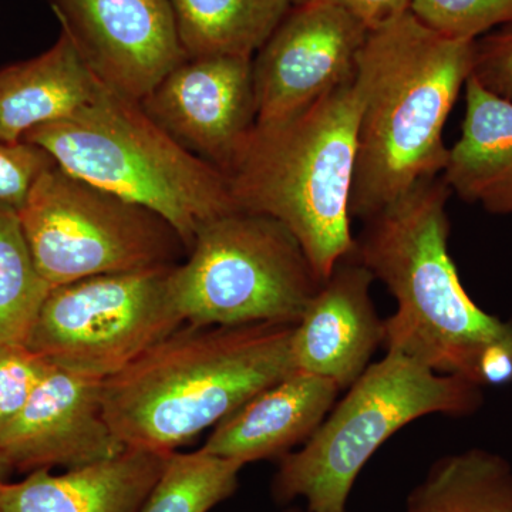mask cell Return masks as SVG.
Segmentation results:
<instances>
[{
	"instance_id": "cell-1",
	"label": "cell",
	"mask_w": 512,
	"mask_h": 512,
	"mask_svg": "<svg viewBox=\"0 0 512 512\" xmlns=\"http://www.w3.org/2000/svg\"><path fill=\"white\" fill-rule=\"evenodd\" d=\"M451 191L441 177L417 184L365 222L349 258L396 299L384 319L387 352L481 387L512 383V319L484 312L448 252Z\"/></svg>"
},
{
	"instance_id": "cell-2",
	"label": "cell",
	"mask_w": 512,
	"mask_h": 512,
	"mask_svg": "<svg viewBox=\"0 0 512 512\" xmlns=\"http://www.w3.org/2000/svg\"><path fill=\"white\" fill-rule=\"evenodd\" d=\"M474 42L441 36L412 12L369 32L357 57L362 103L350 217L369 220L443 173V131L473 73Z\"/></svg>"
},
{
	"instance_id": "cell-3",
	"label": "cell",
	"mask_w": 512,
	"mask_h": 512,
	"mask_svg": "<svg viewBox=\"0 0 512 512\" xmlns=\"http://www.w3.org/2000/svg\"><path fill=\"white\" fill-rule=\"evenodd\" d=\"M295 325H184L103 382L104 416L126 448L170 454L295 372Z\"/></svg>"
},
{
	"instance_id": "cell-4",
	"label": "cell",
	"mask_w": 512,
	"mask_h": 512,
	"mask_svg": "<svg viewBox=\"0 0 512 512\" xmlns=\"http://www.w3.org/2000/svg\"><path fill=\"white\" fill-rule=\"evenodd\" d=\"M360 103L353 80L295 116L255 123L225 173L238 210L284 224L320 281L355 248L350 195Z\"/></svg>"
},
{
	"instance_id": "cell-5",
	"label": "cell",
	"mask_w": 512,
	"mask_h": 512,
	"mask_svg": "<svg viewBox=\"0 0 512 512\" xmlns=\"http://www.w3.org/2000/svg\"><path fill=\"white\" fill-rule=\"evenodd\" d=\"M23 140L43 148L67 173L153 211L187 251L204 225L238 210L225 174L175 143L140 103L107 87Z\"/></svg>"
},
{
	"instance_id": "cell-6",
	"label": "cell",
	"mask_w": 512,
	"mask_h": 512,
	"mask_svg": "<svg viewBox=\"0 0 512 512\" xmlns=\"http://www.w3.org/2000/svg\"><path fill=\"white\" fill-rule=\"evenodd\" d=\"M483 404L484 387L387 352L303 446L279 460L272 495L279 504L302 498L309 512H345L360 471L394 433L430 414L473 416Z\"/></svg>"
},
{
	"instance_id": "cell-7",
	"label": "cell",
	"mask_w": 512,
	"mask_h": 512,
	"mask_svg": "<svg viewBox=\"0 0 512 512\" xmlns=\"http://www.w3.org/2000/svg\"><path fill=\"white\" fill-rule=\"evenodd\" d=\"M170 291L192 326L296 325L323 281L281 222L237 210L198 231Z\"/></svg>"
},
{
	"instance_id": "cell-8",
	"label": "cell",
	"mask_w": 512,
	"mask_h": 512,
	"mask_svg": "<svg viewBox=\"0 0 512 512\" xmlns=\"http://www.w3.org/2000/svg\"><path fill=\"white\" fill-rule=\"evenodd\" d=\"M40 275L56 288L92 276L174 265L183 242L153 211L59 165L42 174L19 212Z\"/></svg>"
},
{
	"instance_id": "cell-9",
	"label": "cell",
	"mask_w": 512,
	"mask_h": 512,
	"mask_svg": "<svg viewBox=\"0 0 512 512\" xmlns=\"http://www.w3.org/2000/svg\"><path fill=\"white\" fill-rule=\"evenodd\" d=\"M174 265L56 286L26 346L69 372L110 379L184 325L170 291Z\"/></svg>"
},
{
	"instance_id": "cell-10",
	"label": "cell",
	"mask_w": 512,
	"mask_h": 512,
	"mask_svg": "<svg viewBox=\"0 0 512 512\" xmlns=\"http://www.w3.org/2000/svg\"><path fill=\"white\" fill-rule=\"evenodd\" d=\"M367 35L338 6L293 5L252 59L256 123L288 119L353 82Z\"/></svg>"
},
{
	"instance_id": "cell-11",
	"label": "cell",
	"mask_w": 512,
	"mask_h": 512,
	"mask_svg": "<svg viewBox=\"0 0 512 512\" xmlns=\"http://www.w3.org/2000/svg\"><path fill=\"white\" fill-rule=\"evenodd\" d=\"M90 72L140 103L187 59L168 0H50Z\"/></svg>"
},
{
	"instance_id": "cell-12",
	"label": "cell",
	"mask_w": 512,
	"mask_h": 512,
	"mask_svg": "<svg viewBox=\"0 0 512 512\" xmlns=\"http://www.w3.org/2000/svg\"><path fill=\"white\" fill-rule=\"evenodd\" d=\"M254 57H187L140 101L188 153L227 173L256 123Z\"/></svg>"
},
{
	"instance_id": "cell-13",
	"label": "cell",
	"mask_w": 512,
	"mask_h": 512,
	"mask_svg": "<svg viewBox=\"0 0 512 512\" xmlns=\"http://www.w3.org/2000/svg\"><path fill=\"white\" fill-rule=\"evenodd\" d=\"M127 450L104 416L103 380L50 363L22 413L0 433L10 470H66L109 460Z\"/></svg>"
},
{
	"instance_id": "cell-14",
	"label": "cell",
	"mask_w": 512,
	"mask_h": 512,
	"mask_svg": "<svg viewBox=\"0 0 512 512\" xmlns=\"http://www.w3.org/2000/svg\"><path fill=\"white\" fill-rule=\"evenodd\" d=\"M373 275L355 259L333 268L313 295L292 333L299 372L326 377L348 390L384 343V319L370 298Z\"/></svg>"
},
{
	"instance_id": "cell-15",
	"label": "cell",
	"mask_w": 512,
	"mask_h": 512,
	"mask_svg": "<svg viewBox=\"0 0 512 512\" xmlns=\"http://www.w3.org/2000/svg\"><path fill=\"white\" fill-rule=\"evenodd\" d=\"M340 392L326 377L295 370L220 421L201 450L242 466L281 460L318 430Z\"/></svg>"
},
{
	"instance_id": "cell-16",
	"label": "cell",
	"mask_w": 512,
	"mask_h": 512,
	"mask_svg": "<svg viewBox=\"0 0 512 512\" xmlns=\"http://www.w3.org/2000/svg\"><path fill=\"white\" fill-rule=\"evenodd\" d=\"M168 454L127 448L62 474L32 471L0 483V512H140Z\"/></svg>"
},
{
	"instance_id": "cell-17",
	"label": "cell",
	"mask_w": 512,
	"mask_h": 512,
	"mask_svg": "<svg viewBox=\"0 0 512 512\" xmlns=\"http://www.w3.org/2000/svg\"><path fill=\"white\" fill-rule=\"evenodd\" d=\"M441 180L468 204L494 215L512 214V101L470 76L461 136L448 148Z\"/></svg>"
},
{
	"instance_id": "cell-18",
	"label": "cell",
	"mask_w": 512,
	"mask_h": 512,
	"mask_svg": "<svg viewBox=\"0 0 512 512\" xmlns=\"http://www.w3.org/2000/svg\"><path fill=\"white\" fill-rule=\"evenodd\" d=\"M103 87L62 30L42 55L0 69V138L23 140L33 128L70 116Z\"/></svg>"
},
{
	"instance_id": "cell-19",
	"label": "cell",
	"mask_w": 512,
	"mask_h": 512,
	"mask_svg": "<svg viewBox=\"0 0 512 512\" xmlns=\"http://www.w3.org/2000/svg\"><path fill=\"white\" fill-rule=\"evenodd\" d=\"M187 57H254L292 8L289 0H168Z\"/></svg>"
},
{
	"instance_id": "cell-20",
	"label": "cell",
	"mask_w": 512,
	"mask_h": 512,
	"mask_svg": "<svg viewBox=\"0 0 512 512\" xmlns=\"http://www.w3.org/2000/svg\"><path fill=\"white\" fill-rule=\"evenodd\" d=\"M404 512H512V464L478 447L440 457Z\"/></svg>"
},
{
	"instance_id": "cell-21",
	"label": "cell",
	"mask_w": 512,
	"mask_h": 512,
	"mask_svg": "<svg viewBox=\"0 0 512 512\" xmlns=\"http://www.w3.org/2000/svg\"><path fill=\"white\" fill-rule=\"evenodd\" d=\"M52 289L37 269L18 212L0 210V345H26Z\"/></svg>"
},
{
	"instance_id": "cell-22",
	"label": "cell",
	"mask_w": 512,
	"mask_h": 512,
	"mask_svg": "<svg viewBox=\"0 0 512 512\" xmlns=\"http://www.w3.org/2000/svg\"><path fill=\"white\" fill-rule=\"evenodd\" d=\"M244 467L201 448L174 451L140 512H210L235 494Z\"/></svg>"
},
{
	"instance_id": "cell-23",
	"label": "cell",
	"mask_w": 512,
	"mask_h": 512,
	"mask_svg": "<svg viewBox=\"0 0 512 512\" xmlns=\"http://www.w3.org/2000/svg\"><path fill=\"white\" fill-rule=\"evenodd\" d=\"M412 13L441 36L477 40L512 23V0H412Z\"/></svg>"
},
{
	"instance_id": "cell-24",
	"label": "cell",
	"mask_w": 512,
	"mask_h": 512,
	"mask_svg": "<svg viewBox=\"0 0 512 512\" xmlns=\"http://www.w3.org/2000/svg\"><path fill=\"white\" fill-rule=\"evenodd\" d=\"M49 367L26 345H0V433L25 409Z\"/></svg>"
},
{
	"instance_id": "cell-25",
	"label": "cell",
	"mask_w": 512,
	"mask_h": 512,
	"mask_svg": "<svg viewBox=\"0 0 512 512\" xmlns=\"http://www.w3.org/2000/svg\"><path fill=\"white\" fill-rule=\"evenodd\" d=\"M55 164L36 144L0 138V210L19 214L37 180Z\"/></svg>"
},
{
	"instance_id": "cell-26",
	"label": "cell",
	"mask_w": 512,
	"mask_h": 512,
	"mask_svg": "<svg viewBox=\"0 0 512 512\" xmlns=\"http://www.w3.org/2000/svg\"><path fill=\"white\" fill-rule=\"evenodd\" d=\"M471 76L488 92L512 101V23L474 42Z\"/></svg>"
},
{
	"instance_id": "cell-27",
	"label": "cell",
	"mask_w": 512,
	"mask_h": 512,
	"mask_svg": "<svg viewBox=\"0 0 512 512\" xmlns=\"http://www.w3.org/2000/svg\"><path fill=\"white\" fill-rule=\"evenodd\" d=\"M345 10L369 32L390 25L412 12V0H323Z\"/></svg>"
},
{
	"instance_id": "cell-28",
	"label": "cell",
	"mask_w": 512,
	"mask_h": 512,
	"mask_svg": "<svg viewBox=\"0 0 512 512\" xmlns=\"http://www.w3.org/2000/svg\"><path fill=\"white\" fill-rule=\"evenodd\" d=\"M9 471L10 468L8 467V464H6L5 460H3V457L0 456V483H2L3 480H6Z\"/></svg>"
},
{
	"instance_id": "cell-29",
	"label": "cell",
	"mask_w": 512,
	"mask_h": 512,
	"mask_svg": "<svg viewBox=\"0 0 512 512\" xmlns=\"http://www.w3.org/2000/svg\"><path fill=\"white\" fill-rule=\"evenodd\" d=\"M289 2H291L292 6H293V5H302V3L309 2V0H289Z\"/></svg>"
},
{
	"instance_id": "cell-30",
	"label": "cell",
	"mask_w": 512,
	"mask_h": 512,
	"mask_svg": "<svg viewBox=\"0 0 512 512\" xmlns=\"http://www.w3.org/2000/svg\"><path fill=\"white\" fill-rule=\"evenodd\" d=\"M286 512H309V511L308 510L303 511V510H301V508L292 507V508H289V510ZM345 512H348V510H346Z\"/></svg>"
}]
</instances>
